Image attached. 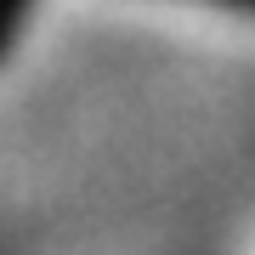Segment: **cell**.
<instances>
[{"label":"cell","instance_id":"2","mask_svg":"<svg viewBox=\"0 0 255 255\" xmlns=\"http://www.w3.org/2000/svg\"><path fill=\"white\" fill-rule=\"evenodd\" d=\"M221 6H244V11H255V0H221Z\"/></svg>","mask_w":255,"mask_h":255},{"label":"cell","instance_id":"1","mask_svg":"<svg viewBox=\"0 0 255 255\" xmlns=\"http://www.w3.org/2000/svg\"><path fill=\"white\" fill-rule=\"evenodd\" d=\"M17 11H23V0H0V51L11 46V28H17Z\"/></svg>","mask_w":255,"mask_h":255}]
</instances>
